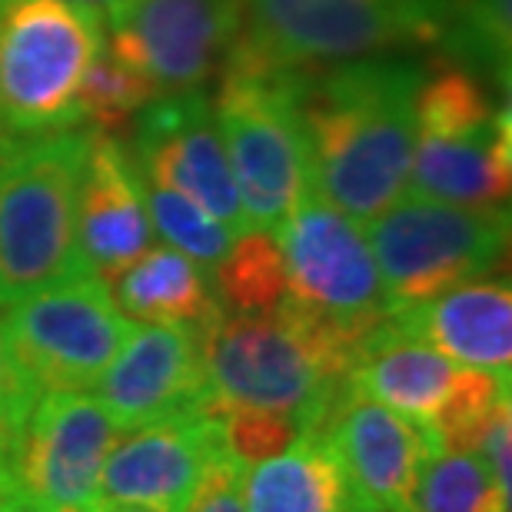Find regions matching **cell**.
<instances>
[{
    "mask_svg": "<svg viewBox=\"0 0 512 512\" xmlns=\"http://www.w3.org/2000/svg\"><path fill=\"white\" fill-rule=\"evenodd\" d=\"M90 130L84 124L0 147V306L84 273L77 253V197Z\"/></svg>",
    "mask_w": 512,
    "mask_h": 512,
    "instance_id": "obj_3",
    "label": "cell"
},
{
    "mask_svg": "<svg viewBox=\"0 0 512 512\" xmlns=\"http://www.w3.org/2000/svg\"><path fill=\"white\" fill-rule=\"evenodd\" d=\"M74 4L80 7H90V10H97V14H107L110 7H117L120 0H74Z\"/></svg>",
    "mask_w": 512,
    "mask_h": 512,
    "instance_id": "obj_31",
    "label": "cell"
},
{
    "mask_svg": "<svg viewBox=\"0 0 512 512\" xmlns=\"http://www.w3.org/2000/svg\"><path fill=\"white\" fill-rule=\"evenodd\" d=\"M153 240L157 233L143 207L127 143L114 133L90 130L77 197V253L84 273L110 283L143 250H150Z\"/></svg>",
    "mask_w": 512,
    "mask_h": 512,
    "instance_id": "obj_18",
    "label": "cell"
},
{
    "mask_svg": "<svg viewBox=\"0 0 512 512\" xmlns=\"http://www.w3.org/2000/svg\"><path fill=\"white\" fill-rule=\"evenodd\" d=\"M137 187H140L143 207H147L153 233H157L167 247L187 253L190 260H197L200 266H207L213 273V266L230 253L233 240H237L240 233H233L227 223L210 217L207 210L187 200L183 193L160 187V183H153L150 177H140L137 173Z\"/></svg>",
    "mask_w": 512,
    "mask_h": 512,
    "instance_id": "obj_24",
    "label": "cell"
},
{
    "mask_svg": "<svg viewBox=\"0 0 512 512\" xmlns=\"http://www.w3.org/2000/svg\"><path fill=\"white\" fill-rule=\"evenodd\" d=\"M4 310V306H0ZM40 389L24 376V370L14 363L4 340V323H0V449L14 443V436L24 426L27 413L34 409Z\"/></svg>",
    "mask_w": 512,
    "mask_h": 512,
    "instance_id": "obj_29",
    "label": "cell"
},
{
    "mask_svg": "<svg viewBox=\"0 0 512 512\" xmlns=\"http://www.w3.org/2000/svg\"><path fill=\"white\" fill-rule=\"evenodd\" d=\"M353 350L290 303L223 313L200 333L203 409H260L320 426L346 389Z\"/></svg>",
    "mask_w": 512,
    "mask_h": 512,
    "instance_id": "obj_2",
    "label": "cell"
},
{
    "mask_svg": "<svg viewBox=\"0 0 512 512\" xmlns=\"http://www.w3.org/2000/svg\"><path fill=\"white\" fill-rule=\"evenodd\" d=\"M163 97L140 70H133L120 57L104 50L90 60L84 80L77 90L80 124H94V130L114 133L124 130L147 110L153 100Z\"/></svg>",
    "mask_w": 512,
    "mask_h": 512,
    "instance_id": "obj_25",
    "label": "cell"
},
{
    "mask_svg": "<svg viewBox=\"0 0 512 512\" xmlns=\"http://www.w3.org/2000/svg\"><path fill=\"white\" fill-rule=\"evenodd\" d=\"M273 237L283 256L286 303L340 336L353 353L396 313L363 223L313 187L303 190Z\"/></svg>",
    "mask_w": 512,
    "mask_h": 512,
    "instance_id": "obj_5",
    "label": "cell"
},
{
    "mask_svg": "<svg viewBox=\"0 0 512 512\" xmlns=\"http://www.w3.org/2000/svg\"><path fill=\"white\" fill-rule=\"evenodd\" d=\"M509 183V107H496L469 70L423 77L406 193L459 207H506Z\"/></svg>",
    "mask_w": 512,
    "mask_h": 512,
    "instance_id": "obj_8",
    "label": "cell"
},
{
    "mask_svg": "<svg viewBox=\"0 0 512 512\" xmlns=\"http://www.w3.org/2000/svg\"><path fill=\"white\" fill-rule=\"evenodd\" d=\"M14 363L40 393L94 389L133 330L114 293L94 273H74L0 310Z\"/></svg>",
    "mask_w": 512,
    "mask_h": 512,
    "instance_id": "obj_11",
    "label": "cell"
},
{
    "mask_svg": "<svg viewBox=\"0 0 512 512\" xmlns=\"http://www.w3.org/2000/svg\"><path fill=\"white\" fill-rule=\"evenodd\" d=\"M223 446L240 459L243 466H253L260 459L280 453L283 446H290L296 436L303 433V423H296L293 416L280 413H260V409H217Z\"/></svg>",
    "mask_w": 512,
    "mask_h": 512,
    "instance_id": "obj_27",
    "label": "cell"
},
{
    "mask_svg": "<svg viewBox=\"0 0 512 512\" xmlns=\"http://www.w3.org/2000/svg\"><path fill=\"white\" fill-rule=\"evenodd\" d=\"M403 333L429 343L469 370L509 380L512 373V290L509 280L483 276L426 303L393 313Z\"/></svg>",
    "mask_w": 512,
    "mask_h": 512,
    "instance_id": "obj_19",
    "label": "cell"
},
{
    "mask_svg": "<svg viewBox=\"0 0 512 512\" xmlns=\"http://www.w3.org/2000/svg\"><path fill=\"white\" fill-rule=\"evenodd\" d=\"M409 512H509V493L476 449H436L416 479Z\"/></svg>",
    "mask_w": 512,
    "mask_h": 512,
    "instance_id": "obj_23",
    "label": "cell"
},
{
    "mask_svg": "<svg viewBox=\"0 0 512 512\" xmlns=\"http://www.w3.org/2000/svg\"><path fill=\"white\" fill-rule=\"evenodd\" d=\"M220 446V423L207 409H187L127 429L107 456L100 503H140L183 512Z\"/></svg>",
    "mask_w": 512,
    "mask_h": 512,
    "instance_id": "obj_16",
    "label": "cell"
},
{
    "mask_svg": "<svg viewBox=\"0 0 512 512\" xmlns=\"http://www.w3.org/2000/svg\"><path fill=\"white\" fill-rule=\"evenodd\" d=\"M4 140H7V137H4V133H0V147H4Z\"/></svg>",
    "mask_w": 512,
    "mask_h": 512,
    "instance_id": "obj_33",
    "label": "cell"
},
{
    "mask_svg": "<svg viewBox=\"0 0 512 512\" xmlns=\"http://www.w3.org/2000/svg\"><path fill=\"white\" fill-rule=\"evenodd\" d=\"M243 476H247V466H243L227 446H220L217 456L203 469L200 483L193 489L190 503L183 512H247Z\"/></svg>",
    "mask_w": 512,
    "mask_h": 512,
    "instance_id": "obj_28",
    "label": "cell"
},
{
    "mask_svg": "<svg viewBox=\"0 0 512 512\" xmlns=\"http://www.w3.org/2000/svg\"><path fill=\"white\" fill-rule=\"evenodd\" d=\"M456 0H243L240 37L283 67L443 47Z\"/></svg>",
    "mask_w": 512,
    "mask_h": 512,
    "instance_id": "obj_6",
    "label": "cell"
},
{
    "mask_svg": "<svg viewBox=\"0 0 512 512\" xmlns=\"http://www.w3.org/2000/svg\"><path fill=\"white\" fill-rule=\"evenodd\" d=\"M100 20L110 54L160 94H187L220 74L243 30V0H120Z\"/></svg>",
    "mask_w": 512,
    "mask_h": 512,
    "instance_id": "obj_13",
    "label": "cell"
},
{
    "mask_svg": "<svg viewBox=\"0 0 512 512\" xmlns=\"http://www.w3.org/2000/svg\"><path fill=\"white\" fill-rule=\"evenodd\" d=\"M423 77L416 60L386 54L300 67L296 110L310 187L353 220L370 223L409 187Z\"/></svg>",
    "mask_w": 512,
    "mask_h": 512,
    "instance_id": "obj_1",
    "label": "cell"
},
{
    "mask_svg": "<svg viewBox=\"0 0 512 512\" xmlns=\"http://www.w3.org/2000/svg\"><path fill=\"white\" fill-rule=\"evenodd\" d=\"M94 396L124 433L153 419L203 409L207 386L200 333L187 326L133 323L117 356L94 383Z\"/></svg>",
    "mask_w": 512,
    "mask_h": 512,
    "instance_id": "obj_17",
    "label": "cell"
},
{
    "mask_svg": "<svg viewBox=\"0 0 512 512\" xmlns=\"http://www.w3.org/2000/svg\"><path fill=\"white\" fill-rule=\"evenodd\" d=\"M104 50V20L74 0H0V133L77 127V90Z\"/></svg>",
    "mask_w": 512,
    "mask_h": 512,
    "instance_id": "obj_7",
    "label": "cell"
},
{
    "mask_svg": "<svg viewBox=\"0 0 512 512\" xmlns=\"http://www.w3.org/2000/svg\"><path fill=\"white\" fill-rule=\"evenodd\" d=\"M296 80L300 67L276 64L243 37H237L220 67L213 117L243 213L250 227L260 230L280 227V220L310 187Z\"/></svg>",
    "mask_w": 512,
    "mask_h": 512,
    "instance_id": "obj_4",
    "label": "cell"
},
{
    "mask_svg": "<svg viewBox=\"0 0 512 512\" xmlns=\"http://www.w3.org/2000/svg\"><path fill=\"white\" fill-rule=\"evenodd\" d=\"M130 160L140 177L183 193L233 233L253 230L243 213L213 100L200 90L163 94L133 120Z\"/></svg>",
    "mask_w": 512,
    "mask_h": 512,
    "instance_id": "obj_14",
    "label": "cell"
},
{
    "mask_svg": "<svg viewBox=\"0 0 512 512\" xmlns=\"http://www.w3.org/2000/svg\"><path fill=\"white\" fill-rule=\"evenodd\" d=\"M243 499L247 512H366L323 426L303 429L280 453L247 466Z\"/></svg>",
    "mask_w": 512,
    "mask_h": 512,
    "instance_id": "obj_20",
    "label": "cell"
},
{
    "mask_svg": "<svg viewBox=\"0 0 512 512\" xmlns=\"http://www.w3.org/2000/svg\"><path fill=\"white\" fill-rule=\"evenodd\" d=\"M346 386L413 419L439 449H469L489 413L509 399V380L459 366L399 330L393 316L356 350Z\"/></svg>",
    "mask_w": 512,
    "mask_h": 512,
    "instance_id": "obj_10",
    "label": "cell"
},
{
    "mask_svg": "<svg viewBox=\"0 0 512 512\" xmlns=\"http://www.w3.org/2000/svg\"><path fill=\"white\" fill-rule=\"evenodd\" d=\"M107 286L133 323L187 326L203 333L223 316L213 273L167 243H153L150 250H143Z\"/></svg>",
    "mask_w": 512,
    "mask_h": 512,
    "instance_id": "obj_21",
    "label": "cell"
},
{
    "mask_svg": "<svg viewBox=\"0 0 512 512\" xmlns=\"http://www.w3.org/2000/svg\"><path fill=\"white\" fill-rule=\"evenodd\" d=\"M363 230L393 310L493 276L509 250L506 207H459L416 193H403Z\"/></svg>",
    "mask_w": 512,
    "mask_h": 512,
    "instance_id": "obj_9",
    "label": "cell"
},
{
    "mask_svg": "<svg viewBox=\"0 0 512 512\" xmlns=\"http://www.w3.org/2000/svg\"><path fill=\"white\" fill-rule=\"evenodd\" d=\"M446 50L469 64L493 74L496 84L509 90V57H512V27L509 0H456L453 27H449Z\"/></svg>",
    "mask_w": 512,
    "mask_h": 512,
    "instance_id": "obj_26",
    "label": "cell"
},
{
    "mask_svg": "<svg viewBox=\"0 0 512 512\" xmlns=\"http://www.w3.org/2000/svg\"><path fill=\"white\" fill-rule=\"evenodd\" d=\"M94 512H170L160 506H140V503H97Z\"/></svg>",
    "mask_w": 512,
    "mask_h": 512,
    "instance_id": "obj_30",
    "label": "cell"
},
{
    "mask_svg": "<svg viewBox=\"0 0 512 512\" xmlns=\"http://www.w3.org/2000/svg\"><path fill=\"white\" fill-rule=\"evenodd\" d=\"M213 290L223 313L276 310L286 300V273L273 230L253 227L240 233L230 253L213 266Z\"/></svg>",
    "mask_w": 512,
    "mask_h": 512,
    "instance_id": "obj_22",
    "label": "cell"
},
{
    "mask_svg": "<svg viewBox=\"0 0 512 512\" xmlns=\"http://www.w3.org/2000/svg\"><path fill=\"white\" fill-rule=\"evenodd\" d=\"M27 512H54V509H40V506H30ZM67 512H74V509H67Z\"/></svg>",
    "mask_w": 512,
    "mask_h": 512,
    "instance_id": "obj_32",
    "label": "cell"
},
{
    "mask_svg": "<svg viewBox=\"0 0 512 512\" xmlns=\"http://www.w3.org/2000/svg\"><path fill=\"white\" fill-rule=\"evenodd\" d=\"M320 426L366 512H409L416 479L439 449L423 426L350 386Z\"/></svg>",
    "mask_w": 512,
    "mask_h": 512,
    "instance_id": "obj_15",
    "label": "cell"
},
{
    "mask_svg": "<svg viewBox=\"0 0 512 512\" xmlns=\"http://www.w3.org/2000/svg\"><path fill=\"white\" fill-rule=\"evenodd\" d=\"M124 429L90 389H47L4 453L20 496L54 512H94L110 449Z\"/></svg>",
    "mask_w": 512,
    "mask_h": 512,
    "instance_id": "obj_12",
    "label": "cell"
}]
</instances>
